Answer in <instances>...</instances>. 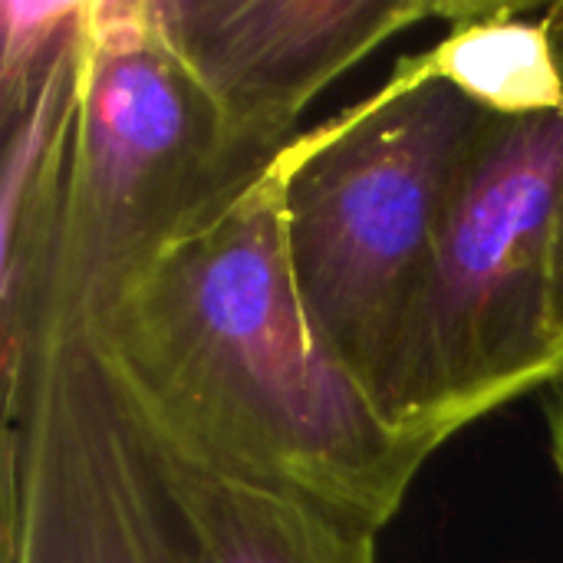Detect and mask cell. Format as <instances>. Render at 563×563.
Masks as SVG:
<instances>
[{
	"mask_svg": "<svg viewBox=\"0 0 563 563\" xmlns=\"http://www.w3.org/2000/svg\"><path fill=\"white\" fill-rule=\"evenodd\" d=\"M86 340L155 445L307 495L376 534L442 449L393 426L313 336L274 172L158 257Z\"/></svg>",
	"mask_w": 563,
	"mask_h": 563,
	"instance_id": "cell-1",
	"label": "cell"
},
{
	"mask_svg": "<svg viewBox=\"0 0 563 563\" xmlns=\"http://www.w3.org/2000/svg\"><path fill=\"white\" fill-rule=\"evenodd\" d=\"M485 115L416 53L271 165L303 317L389 422L449 195Z\"/></svg>",
	"mask_w": 563,
	"mask_h": 563,
	"instance_id": "cell-2",
	"label": "cell"
},
{
	"mask_svg": "<svg viewBox=\"0 0 563 563\" xmlns=\"http://www.w3.org/2000/svg\"><path fill=\"white\" fill-rule=\"evenodd\" d=\"M563 376V112L478 125L389 416L449 442Z\"/></svg>",
	"mask_w": 563,
	"mask_h": 563,
	"instance_id": "cell-3",
	"label": "cell"
},
{
	"mask_svg": "<svg viewBox=\"0 0 563 563\" xmlns=\"http://www.w3.org/2000/svg\"><path fill=\"white\" fill-rule=\"evenodd\" d=\"M274 158L234 139L148 0H89L59 317L86 340L172 247L224 214Z\"/></svg>",
	"mask_w": 563,
	"mask_h": 563,
	"instance_id": "cell-4",
	"label": "cell"
},
{
	"mask_svg": "<svg viewBox=\"0 0 563 563\" xmlns=\"http://www.w3.org/2000/svg\"><path fill=\"white\" fill-rule=\"evenodd\" d=\"M465 0H148L152 20L247 148L280 158L307 106L346 69Z\"/></svg>",
	"mask_w": 563,
	"mask_h": 563,
	"instance_id": "cell-5",
	"label": "cell"
},
{
	"mask_svg": "<svg viewBox=\"0 0 563 563\" xmlns=\"http://www.w3.org/2000/svg\"><path fill=\"white\" fill-rule=\"evenodd\" d=\"M86 13L49 56L13 79H0L3 178H0V297H3V393L33 363L66 343L63 244L73 185L79 73Z\"/></svg>",
	"mask_w": 563,
	"mask_h": 563,
	"instance_id": "cell-6",
	"label": "cell"
},
{
	"mask_svg": "<svg viewBox=\"0 0 563 563\" xmlns=\"http://www.w3.org/2000/svg\"><path fill=\"white\" fill-rule=\"evenodd\" d=\"M142 439L181 563H379L373 528L307 495L205 472Z\"/></svg>",
	"mask_w": 563,
	"mask_h": 563,
	"instance_id": "cell-7",
	"label": "cell"
},
{
	"mask_svg": "<svg viewBox=\"0 0 563 563\" xmlns=\"http://www.w3.org/2000/svg\"><path fill=\"white\" fill-rule=\"evenodd\" d=\"M422 59L488 115L563 112V0L544 7L475 0Z\"/></svg>",
	"mask_w": 563,
	"mask_h": 563,
	"instance_id": "cell-8",
	"label": "cell"
},
{
	"mask_svg": "<svg viewBox=\"0 0 563 563\" xmlns=\"http://www.w3.org/2000/svg\"><path fill=\"white\" fill-rule=\"evenodd\" d=\"M544 419H548V442H551V462L563 482V376L548 386L544 399Z\"/></svg>",
	"mask_w": 563,
	"mask_h": 563,
	"instance_id": "cell-9",
	"label": "cell"
},
{
	"mask_svg": "<svg viewBox=\"0 0 563 563\" xmlns=\"http://www.w3.org/2000/svg\"><path fill=\"white\" fill-rule=\"evenodd\" d=\"M145 442V439H142ZM152 468V462H148ZM152 492H155V554L158 563H181L178 551H175V541H172V531H168V521L162 515V505H158V488H155V475H152Z\"/></svg>",
	"mask_w": 563,
	"mask_h": 563,
	"instance_id": "cell-10",
	"label": "cell"
}]
</instances>
